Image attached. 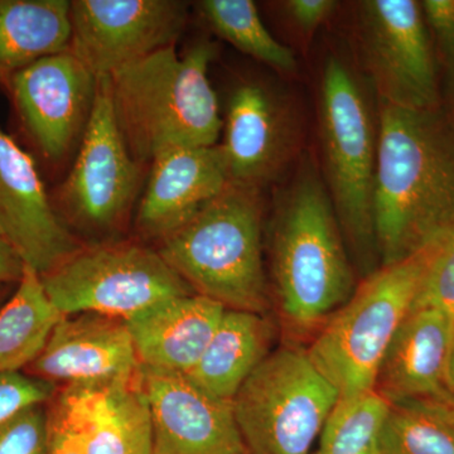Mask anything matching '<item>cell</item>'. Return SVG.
Masks as SVG:
<instances>
[{
    "mask_svg": "<svg viewBox=\"0 0 454 454\" xmlns=\"http://www.w3.org/2000/svg\"><path fill=\"white\" fill-rule=\"evenodd\" d=\"M373 223L380 267L454 230V116L379 101Z\"/></svg>",
    "mask_w": 454,
    "mask_h": 454,
    "instance_id": "6da1fadb",
    "label": "cell"
},
{
    "mask_svg": "<svg viewBox=\"0 0 454 454\" xmlns=\"http://www.w3.org/2000/svg\"><path fill=\"white\" fill-rule=\"evenodd\" d=\"M215 56L210 41L184 55L170 46L106 77L119 129L140 166L173 149L217 145L223 121L208 80Z\"/></svg>",
    "mask_w": 454,
    "mask_h": 454,
    "instance_id": "7a4b0ae2",
    "label": "cell"
},
{
    "mask_svg": "<svg viewBox=\"0 0 454 454\" xmlns=\"http://www.w3.org/2000/svg\"><path fill=\"white\" fill-rule=\"evenodd\" d=\"M271 264L280 315L295 336L324 325L356 291L330 193L315 170L298 178L278 212Z\"/></svg>",
    "mask_w": 454,
    "mask_h": 454,
    "instance_id": "3957f363",
    "label": "cell"
},
{
    "mask_svg": "<svg viewBox=\"0 0 454 454\" xmlns=\"http://www.w3.org/2000/svg\"><path fill=\"white\" fill-rule=\"evenodd\" d=\"M160 241L158 252L196 294L226 309L264 315L268 282L258 190L227 184Z\"/></svg>",
    "mask_w": 454,
    "mask_h": 454,
    "instance_id": "277c9868",
    "label": "cell"
},
{
    "mask_svg": "<svg viewBox=\"0 0 454 454\" xmlns=\"http://www.w3.org/2000/svg\"><path fill=\"white\" fill-rule=\"evenodd\" d=\"M319 110L327 191L346 247L367 277L380 268L373 223L378 133L360 82L336 57L325 66Z\"/></svg>",
    "mask_w": 454,
    "mask_h": 454,
    "instance_id": "5b68a950",
    "label": "cell"
},
{
    "mask_svg": "<svg viewBox=\"0 0 454 454\" xmlns=\"http://www.w3.org/2000/svg\"><path fill=\"white\" fill-rule=\"evenodd\" d=\"M433 249L365 277L307 349L340 399L375 387L382 357L419 294Z\"/></svg>",
    "mask_w": 454,
    "mask_h": 454,
    "instance_id": "8992f818",
    "label": "cell"
},
{
    "mask_svg": "<svg viewBox=\"0 0 454 454\" xmlns=\"http://www.w3.org/2000/svg\"><path fill=\"white\" fill-rule=\"evenodd\" d=\"M339 400L307 349L288 346L268 355L232 406L249 454H310Z\"/></svg>",
    "mask_w": 454,
    "mask_h": 454,
    "instance_id": "52a82bcc",
    "label": "cell"
},
{
    "mask_svg": "<svg viewBox=\"0 0 454 454\" xmlns=\"http://www.w3.org/2000/svg\"><path fill=\"white\" fill-rule=\"evenodd\" d=\"M41 282L62 316L97 313L122 321L160 301L195 294L158 250L133 243L82 247Z\"/></svg>",
    "mask_w": 454,
    "mask_h": 454,
    "instance_id": "ba28073f",
    "label": "cell"
},
{
    "mask_svg": "<svg viewBox=\"0 0 454 454\" xmlns=\"http://www.w3.org/2000/svg\"><path fill=\"white\" fill-rule=\"evenodd\" d=\"M140 181L142 166L122 138L106 79H98L97 100L79 153L67 178L51 197L53 206L59 217L65 215L89 231H113L133 207Z\"/></svg>",
    "mask_w": 454,
    "mask_h": 454,
    "instance_id": "9c48e42d",
    "label": "cell"
},
{
    "mask_svg": "<svg viewBox=\"0 0 454 454\" xmlns=\"http://www.w3.org/2000/svg\"><path fill=\"white\" fill-rule=\"evenodd\" d=\"M20 129L42 160L56 164L82 142L98 79L70 51L38 59L4 86Z\"/></svg>",
    "mask_w": 454,
    "mask_h": 454,
    "instance_id": "30bf717a",
    "label": "cell"
},
{
    "mask_svg": "<svg viewBox=\"0 0 454 454\" xmlns=\"http://www.w3.org/2000/svg\"><path fill=\"white\" fill-rule=\"evenodd\" d=\"M360 28L379 101L437 109V67L422 5L414 0H367L360 5Z\"/></svg>",
    "mask_w": 454,
    "mask_h": 454,
    "instance_id": "8fae6325",
    "label": "cell"
},
{
    "mask_svg": "<svg viewBox=\"0 0 454 454\" xmlns=\"http://www.w3.org/2000/svg\"><path fill=\"white\" fill-rule=\"evenodd\" d=\"M188 20L179 0H73L70 51L98 79L176 46Z\"/></svg>",
    "mask_w": 454,
    "mask_h": 454,
    "instance_id": "7c38bea8",
    "label": "cell"
},
{
    "mask_svg": "<svg viewBox=\"0 0 454 454\" xmlns=\"http://www.w3.org/2000/svg\"><path fill=\"white\" fill-rule=\"evenodd\" d=\"M0 230L42 277L82 249L57 214L37 164L0 128Z\"/></svg>",
    "mask_w": 454,
    "mask_h": 454,
    "instance_id": "4fadbf2b",
    "label": "cell"
},
{
    "mask_svg": "<svg viewBox=\"0 0 454 454\" xmlns=\"http://www.w3.org/2000/svg\"><path fill=\"white\" fill-rule=\"evenodd\" d=\"M151 408L153 454H249L232 402L217 399L181 373L140 367Z\"/></svg>",
    "mask_w": 454,
    "mask_h": 454,
    "instance_id": "5bb4252c",
    "label": "cell"
},
{
    "mask_svg": "<svg viewBox=\"0 0 454 454\" xmlns=\"http://www.w3.org/2000/svg\"><path fill=\"white\" fill-rule=\"evenodd\" d=\"M140 367L122 319L80 313L57 322L46 345L23 372L68 387L131 380Z\"/></svg>",
    "mask_w": 454,
    "mask_h": 454,
    "instance_id": "9a60e30c",
    "label": "cell"
},
{
    "mask_svg": "<svg viewBox=\"0 0 454 454\" xmlns=\"http://www.w3.org/2000/svg\"><path fill=\"white\" fill-rule=\"evenodd\" d=\"M52 400L82 435L86 454H153L151 408L139 375L68 385Z\"/></svg>",
    "mask_w": 454,
    "mask_h": 454,
    "instance_id": "2e32d148",
    "label": "cell"
},
{
    "mask_svg": "<svg viewBox=\"0 0 454 454\" xmlns=\"http://www.w3.org/2000/svg\"><path fill=\"white\" fill-rule=\"evenodd\" d=\"M229 184L220 145L166 152L151 164L137 223L143 234L163 239L184 225Z\"/></svg>",
    "mask_w": 454,
    "mask_h": 454,
    "instance_id": "e0dca14e",
    "label": "cell"
},
{
    "mask_svg": "<svg viewBox=\"0 0 454 454\" xmlns=\"http://www.w3.org/2000/svg\"><path fill=\"white\" fill-rule=\"evenodd\" d=\"M453 340L447 316L411 307L382 357L373 390L389 403L444 395Z\"/></svg>",
    "mask_w": 454,
    "mask_h": 454,
    "instance_id": "ac0fdd59",
    "label": "cell"
},
{
    "mask_svg": "<svg viewBox=\"0 0 454 454\" xmlns=\"http://www.w3.org/2000/svg\"><path fill=\"white\" fill-rule=\"evenodd\" d=\"M225 307L200 294L160 301L127 319L140 366L187 375L207 348Z\"/></svg>",
    "mask_w": 454,
    "mask_h": 454,
    "instance_id": "d6986e66",
    "label": "cell"
},
{
    "mask_svg": "<svg viewBox=\"0 0 454 454\" xmlns=\"http://www.w3.org/2000/svg\"><path fill=\"white\" fill-rule=\"evenodd\" d=\"M225 157L229 184L259 190L273 178L286 153V129L276 98L254 82L232 92L227 106Z\"/></svg>",
    "mask_w": 454,
    "mask_h": 454,
    "instance_id": "ffe728a7",
    "label": "cell"
},
{
    "mask_svg": "<svg viewBox=\"0 0 454 454\" xmlns=\"http://www.w3.org/2000/svg\"><path fill=\"white\" fill-rule=\"evenodd\" d=\"M271 337L264 315L226 309L202 357L184 376L210 395L232 402L270 354Z\"/></svg>",
    "mask_w": 454,
    "mask_h": 454,
    "instance_id": "44dd1931",
    "label": "cell"
},
{
    "mask_svg": "<svg viewBox=\"0 0 454 454\" xmlns=\"http://www.w3.org/2000/svg\"><path fill=\"white\" fill-rule=\"evenodd\" d=\"M70 7L68 0H0V85L70 49Z\"/></svg>",
    "mask_w": 454,
    "mask_h": 454,
    "instance_id": "7402d4cb",
    "label": "cell"
},
{
    "mask_svg": "<svg viewBox=\"0 0 454 454\" xmlns=\"http://www.w3.org/2000/svg\"><path fill=\"white\" fill-rule=\"evenodd\" d=\"M62 317L47 297L41 277L27 268L16 291L0 307V375L25 372Z\"/></svg>",
    "mask_w": 454,
    "mask_h": 454,
    "instance_id": "603a6c76",
    "label": "cell"
},
{
    "mask_svg": "<svg viewBox=\"0 0 454 454\" xmlns=\"http://www.w3.org/2000/svg\"><path fill=\"white\" fill-rule=\"evenodd\" d=\"M381 454H454V406L441 396L390 403L380 435Z\"/></svg>",
    "mask_w": 454,
    "mask_h": 454,
    "instance_id": "cb8c5ba5",
    "label": "cell"
},
{
    "mask_svg": "<svg viewBox=\"0 0 454 454\" xmlns=\"http://www.w3.org/2000/svg\"><path fill=\"white\" fill-rule=\"evenodd\" d=\"M199 7L212 32L241 52L277 70H294V53L268 31L252 0H203Z\"/></svg>",
    "mask_w": 454,
    "mask_h": 454,
    "instance_id": "d4e9b609",
    "label": "cell"
},
{
    "mask_svg": "<svg viewBox=\"0 0 454 454\" xmlns=\"http://www.w3.org/2000/svg\"><path fill=\"white\" fill-rule=\"evenodd\" d=\"M389 405L375 390L342 397L322 429L316 454H381V429Z\"/></svg>",
    "mask_w": 454,
    "mask_h": 454,
    "instance_id": "484cf974",
    "label": "cell"
},
{
    "mask_svg": "<svg viewBox=\"0 0 454 454\" xmlns=\"http://www.w3.org/2000/svg\"><path fill=\"white\" fill-rule=\"evenodd\" d=\"M413 306L438 309L454 325V230L433 249Z\"/></svg>",
    "mask_w": 454,
    "mask_h": 454,
    "instance_id": "4316f807",
    "label": "cell"
},
{
    "mask_svg": "<svg viewBox=\"0 0 454 454\" xmlns=\"http://www.w3.org/2000/svg\"><path fill=\"white\" fill-rule=\"evenodd\" d=\"M0 454H50V411L33 405L0 426Z\"/></svg>",
    "mask_w": 454,
    "mask_h": 454,
    "instance_id": "83f0119b",
    "label": "cell"
},
{
    "mask_svg": "<svg viewBox=\"0 0 454 454\" xmlns=\"http://www.w3.org/2000/svg\"><path fill=\"white\" fill-rule=\"evenodd\" d=\"M57 385L27 375L7 372L0 375V426L33 405L47 404L55 397Z\"/></svg>",
    "mask_w": 454,
    "mask_h": 454,
    "instance_id": "f1b7e54d",
    "label": "cell"
},
{
    "mask_svg": "<svg viewBox=\"0 0 454 454\" xmlns=\"http://www.w3.org/2000/svg\"><path fill=\"white\" fill-rule=\"evenodd\" d=\"M424 17L437 38L446 71V89L454 106V0H426Z\"/></svg>",
    "mask_w": 454,
    "mask_h": 454,
    "instance_id": "f546056e",
    "label": "cell"
},
{
    "mask_svg": "<svg viewBox=\"0 0 454 454\" xmlns=\"http://www.w3.org/2000/svg\"><path fill=\"white\" fill-rule=\"evenodd\" d=\"M50 411V454H86L82 435L51 400Z\"/></svg>",
    "mask_w": 454,
    "mask_h": 454,
    "instance_id": "4dcf8cb0",
    "label": "cell"
},
{
    "mask_svg": "<svg viewBox=\"0 0 454 454\" xmlns=\"http://www.w3.org/2000/svg\"><path fill=\"white\" fill-rule=\"evenodd\" d=\"M284 7L295 25L304 32H312L331 17L334 9L337 8V2H333V0H289L284 4Z\"/></svg>",
    "mask_w": 454,
    "mask_h": 454,
    "instance_id": "1f68e13d",
    "label": "cell"
},
{
    "mask_svg": "<svg viewBox=\"0 0 454 454\" xmlns=\"http://www.w3.org/2000/svg\"><path fill=\"white\" fill-rule=\"evenodd\" d=\"M27 265L7 239L0 236V286H13L22 280Z\"/></svg>",
    "mask_w": 454,
    "mask_h": 454,
    "instance_id": "d6a6232c",
    "label": "cell"
},
{
    "mask_svg": "<svg viewBox=\"0 0 454 454\" xmlns=\"http://www.w3.org/2000/svg\"><path fill=\"white\" fill-rule=\"evenodd\" d=\"M447 387L450 393H454V340L452 352H450V366H448Z\"/></svg>",
    "mask_w": 454,
    "mask_h": 454,
    "instance_id": "836d02e7",
    "label": "cell"
},
{
    "mask_svg": "<svg viewBox=\"0 0 454 454\" xmlns=\"http://www.w3.org/2000/svg\"><path fill=\"white\" fill-rule=\"evenodd\" d=\"M11 286H0V307L5 303V298H9V294H11Z\"/></svg>",
    "mask_w": 454,
    "mask_h": 454,
    "instance_id": "e575fe53",
    "label": "cell"
},
{
    "mask_svg": "<svg viewBox=\"0 0 454 454\" xmlns=\"http://www.w3.org/2000/svg\"><path fill=\"white\" fill-rule=\"evenodd\" d=\"M450 403H452V405L454 406V393H450Z\"/></svg>",
    "mask_w": 454,
    "mask_h": 454,
    "instance_id": "d590c367",
    "label": "cell"
},
{
    "mask_svg": "<svg viewBox=\"0 0 454 454\" xmlns=\"http://www.w3.org/2000/svg\"><path fill=\"white\" fill-rule=\"evenodd\" d=\"M0 236H2V238H4V235H3L2 230H0Z\"/></svg>",
    "mask_w": 454,
    "mask_h": 454,
    "instance_id": "8d00e7d4",
    "label": "cell"
}]
</instances>
